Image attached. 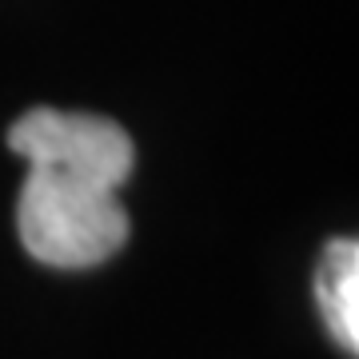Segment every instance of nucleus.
Segmentation results:
<instances>
[{
	"instance_id": "f03ea898",
	"label": "nucleus",
	"mask_w": 359,
	"mask_h": 359,
	"mask_svg": "<svg viewBox=\"0 0 359 359\" xmlns=\"http://www.w3.org/2000/svg\"><path fill=\"white\" fill-rule=\"evenodd\" d=\"M316 304L323 311L327 332L335 344L359 351V244L355 240H332L323 248L316 268Z\"/></svg>"
},
{
	"instance_id": "f257e3e1",
	"label": "nucleus",
	"mask_w": 359,
	"mask_h": 359,
	"mask_svg": "<svg viewBox=\"0 0 359 359\" xmlns=\"http://www.w3.org/2000/svg\"><path fill=\"white\" fill-rule=\"evenodd\" d=\"M8 148L28 164L16 228L32 259L96 268L128 244L120 188L132 176L136 148L116 120L32 108L8 128Z\"/></svg>"
}]
</instances>
